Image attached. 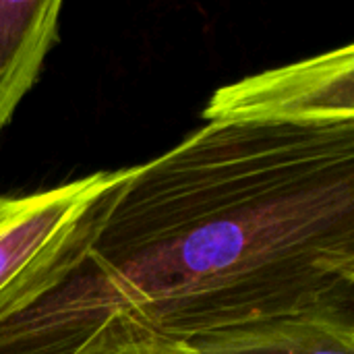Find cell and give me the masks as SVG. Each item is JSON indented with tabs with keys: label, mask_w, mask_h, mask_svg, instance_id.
Returning a JSON list of instances; mask_svg holds the SVG:
<instances>
[{
	"label": "cell",
	"mask_w": 354,
	"mask_h": 354,
	"mask_svg": "<svg viewBox=\"0 0 354 354\" xmlns=\"http://www.w3.org/2000/svg\"><path fill=\"white\" fill-rule=\"evenodd\" d=\"M354 307V120L205 122L91 207L64 276L0 324V354L102 330L195 340Z\"/></svg>",
	"instance_id": "1"
},
{
	"label": "cell",
	"mask_w": 354,
	"mask_h": 354,
	"mask_svg": "<svg viewBox=\"0 0 354 354\" xmlns=\"http://www.w3.org/2000/svg\"><path fill=\"white\" fill-rule=\"evenodd\" d=\"M124 174L97 170L48 191L0 195V324L64 276L89 209Z\"/></svg>",
	"instance_id": "2"
},
{
	"label": "cell",
	"mask_w": 354,
	"mask_h": 354,
	"mask_svg": "<svg viewBox=\"0 0 354 354\" xmlns=\"http://www.w3.org/2000/svg\"><path fill=\"white\" fill-rule=\"evenodd\" d=\"M205 122L330 124L354 120V46L245 77L220 87Z\"/></svg>",
	"instance_id": "3"
},
{
	"label": "cell",
	"mask_w": 354,
	"mask_h": 354,
	"mask_svg": "<svg viewBox=\"0 0 354 354\" xmlns=\"http://www.w3.org/2000/svg\"><path fill=\"white\" fill-rule=\"evenodd\" d=\"M354 307H317L191 340L197 354H354Z\"/></svg>",
	"instance_id": "4"
},
{
	"label": "cell",
	"mask_w": 354,
	"mask_h": 354,
	"mask_svg": "<svg viewBox=\"0 0 354 354\" xmlns=\"http://www.w3.org/2000/svg\"><path fill=\"white\" fill-rule=\"evenodd\" d=\"M60 0H0V135L58 41Z\"/></svg>",
	"instance_id": "5"
},
{
	"label": "cell",
	"mask_w": 354,
	"mask_h": 354,
	"mask_svg": "<svg viewBox=\"0 0 354 354\" xmlns=\"http://www.w3.org/2000/svg\"><path fill=\"white\" fill-rule=\"evenodd\" d=\"M68 354H197L187 340L149 332L102 330L85 338Z\"/></svg>",
	"instance_id": "6"
}]
</instances>
